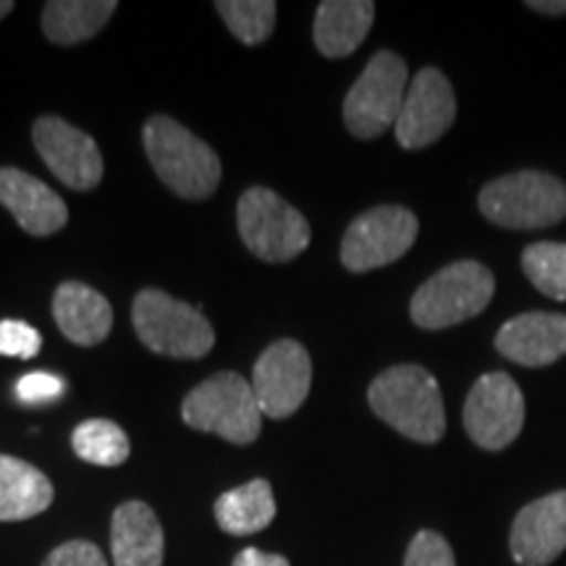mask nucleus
I'll return each mask as SVG.
<instances>
[{
	"label": "nucleus",
	"mask_w": 566,
	"mask_h": 566,
	"mask_svg": "<svg viewBox=\"0 0 566 566\" xmlns=\"http://www.w3.org/2000/svg\"><path fill=\"white\" fill-rule=\"evenodd\" d=\"M370 409L417 443H438L446 433V409L438 380L420 365L388 367L367 388Z\"/></svg>",
	"instance_id": "nucleus-1"
},
{
	"label": "nucleus",
	"mask_w": 566,
	"mask_h": 566,
	"mask_svg": "<svg viewBox=\"0 0 566 566\" xmlns=\"http://www.w3.org/2000/svg\"><path fill=\"white\" fill-rule=\"evenodd\" d=\"M158 179L184 200H208L221 184V160L208 142L171 116H153L142 132Z\"/></svg>",
	"instance_id": "nucleus-2"
},
{
	"label": "nucleus",
	"mask_w": 566,
	"mask_h": 566,
	"mask_svg": "<svg viewBox=\"0 0 566 566\" xmlns=\"http://www.w3.org/2000/svg\"><path fill=\"white\" fill-rule=\"evenodd\" d=\"M184 422L200 433H216L223 441L247 446L263 430V412L252 384L239 373H216L187 394L181 405Z\"/></svg>",
	"instance_id": "nucleus-3"
},
{
	"label": "nucleus",
	"mask_w": 566,
	"mask_h": 566,
	"mask_svg": "<svg viewBox=\"0 0 566 566\" xmlns=\"http://www.w3.org/2000/svg\"><path fill=\"white\" fill-rule=\"evenodd\" d=\"M132 323L139 342L174 359H202L216 344L208 317L160 289H145L132 304Z\"/></svg>",
	"instance_id": "nucleus-4"
},
{
	"label": "nucleus",
	"mask_w": 566,
	"mask_h": 566,
	"mask_svg": "<svg viewBox=\"0 0 566 566\" xmlns=\"http://www.w3.org/2000/svg\"><path fill=\"white\" fill-rule=\"evenodd\" d=\"M493 292L495 279L485 265L475 260H459L417 289L409 315L424 331H441L483 313L493 300Z\"/></svg>",
	"instance_id": "nucleus-5"
},
{
	"label": "nucleus",
	"mask_w": 566,
	"mask_h": 566,
	"mask_svg": "<svg viewBox=\"0 0 566 566\" xmlns=\"http://www.w3.org/2000/svg\"><path fill=\"white\" fill-rule=\"evenodd\" d=\"M237 226L247 250L265 263L300 258L313 239L307 218L268 187H252L239 197Z\"/></svg>",
	"instance_id": "nucleus-6"
},
{
	"label": "nucleus",
	"mask_w": 566,
	"mask_h": 566,
	"mask_svg": "<svg viewBox=\"0 0 566 566\" xmlns=\"http://www.w3.org/2000/svg\"><path fill=\"white\" fill-rule=\"evenodd\" d=\"M480 212L504 229H543L566 218V187L543 171H516L485 184Z\"/></svg>",
	"instance_id": "nucleus-7"
},
{
	"label": "nucleus",
	"mask_w": 566,
	"mask_h": 566,
	"mask_svg": "<svg viewBox=\"0 0 566 566\" xmlns=\"http://www.w3.org/2000/svg\"><path fill=\"white\" fill-rule=\"evenodd\" d=\"M409 90L405 59L391 51L375 53L349 95L344 97V124L354 137L375 139L396 126Z\"/></svg>",
	"instance_id": "nucleus-8"
},
{
	"label": "nucleus",
	"mask_w": 566,
	"mask_h": 566,
	"mask_svg": "<svg viewBox=\"0 0 566 566\" xmlns=\"http://www.w3.org/2000/svg\"><path fill=\"white\" fill-rule=\"evenodd\" d=\"M417 216L401 205H380L354 218L342 242V263L352 273H367L375 268L396 263L412 250Z\"/></svg>",
	"instance_id": "nucleus-9"
},
{
	"label": "nucleus",
	"mask_w": 566,
	"mask_h": 566,
	"mask_svg": "<svg viewBox=\"0 0 566 566\" xmlns=\"http://www.w3.org/2000/svg\"><path fill=\"white\" fill-rule=\"evenodd\" d=\"M313 386V359L300 342L281 338L260 354L252 370V391L260 412L271 420H286L307 401Z\"/></svg>",
	"instance_id": "nucleus-10"
},
{
	"label": "nucleus",
	"mask_w": 566,
	"mask_h": 566,
	"mask_svg": "<svg viewBox=\"0 0 566 566\" xmlns=\"http://www.w3.org/2000/svg\"><path fill=\"white\" fill-rule=\"evenodd\" d=\"M525 424V396L512 375L488 373L472 386L464 405V428L480 449L501 451Z\"/></svg>",
	"instance_id": "nucleus-11"
},
{
	"label": "nucleus",
	"mask_w": 566,
	"mask_h": 566,
	"mask_svg": "<svg viewBox=\"0 0 566 566\" xmlns=\"http://www.w3.org/2000/svg\"><path fill=\"white\" fill-rule=\"evenodd\" d=\"M38 153L55 179L76 192H90L103 181V155L97 142L59 116H40L32 126Z\"/></svg>",
	"instance_id": "nucleus-12"
},
{
	"label": "nucleus",
	"mask_w": 566,
	"mask_h": 566,
	"mask_svg": "<svg viewBox=\"0 0 566 566\" xmlns=\"http://www.w3.org/2000/svg\"><path fill=\"white\" fill-rule=\"evenodd\" d=\"M457 118V97L451 82L438 69L417 71L409 82L405 105L396 118V139L405 150H422L449 132Z\"/></svg>",
	"instance_id": "nucleus-13"
},
{
	"label": "nucleus",
	"mask_w": 566,
	"mask_h": 566,
	"mask_svg": "<svg viewBox=\"0 0 566 566\" xmlns=\"http://www.w3.org/2000/svg\"><path fill=\"white\" fill-rule=\"evenodd\" d=\"M514 562L520 566H548L566 551V491L533 501L516 514L509 535Z\"/></svg>",
	"instance_id": "nucleus-14"
},
{
	"label": "nucleus",
	"mask_w": 566,
	"mask_h": 566,
	"mask_svg": "<svg viewBox=\"0 0 566 566\" xmlns=\"http://www.w3.org/2000/svg\"><path fill=\"white\" fill-rule=\"evenodd\" d=\"M0 205L32 237H53L69 223L66 202L21 168H0Z\"/></svg>",
	"instance_id": "nucleus-15"
},
{
	"label": "nucleus",
	"mask_w": 566,
	"mask_h": 566,
	"mask_svg": "<svg viewBox=\"0 0 566 566\" xmlns=\"http://www.w3.org/2000/svg\"><path fill=\"white\" fill-rule=\"evenodd\" d=\"M495 349L525 367L554 365L566 354V315L525 313L501 325Z\"/></svg>",
	"instance_id": "nucleus-16"
},
{
	"label": "nucleus",
	"mask_w": 566,
	"mask_h": 566,
	"mask_svg": "<svg viewBox=\"0 0 566 566\" xmlns=\"http://www.w3.org/2000/svg\"><path fill=\"white\" fill-rule=\"evenodd\" d=\"M163 548L160 520L145 501H126L113 512V566H163Z\"/></svg>",
	"instance_id": "nucleus-17"
},
{
	"label": "nucleus",
	"mask_w": 566,
	"mask_h": 566,
	"mask_svg": "<svg viewBox=\"0 0 566 566\" xmlns=\"http://www.w3.org/2000/svg\"><path fill=\"white\" fill-rule=\"evenodd\" d=\"M53 317L61 334L76 346L101 344L113 328L111 302L80 281L61 283L53 296Z\"/></svg>",
	"instance_id": "nucleus-18"
},
{
	"label": "nucleus",
	"mask_w": 566,
	"mask_h": 566,
	"mask_svg": "<svg viewBox=\"0 0 566 566\" xmlns=\"http://www.w3.org/2000/svg\"><path fill=\"white\" fill-rule=\"evenodd\" d=\"M375 19L370 0H325L315 13V45L325 59H346L363 45Z\"/></svg>",
	"instance_id": "nucleus-19"
},
{
	"label": "nucleus",
	"mask_w": 566,
	"mask_h": 566,
	"mask_svg": "<svg viewBox=\"0 0 566 566\" xmlns=\"http://www.w3.org/2000/svg\"><path fill=\"white\" fill-rule=\"evenodd\" d=\"M53 504L45 472L17 457L0 454V522H24Z\"/></svg>",
	"instance_id": "nucleus-20"
},
{
	"label": "nucleus",
	"mask_w": 566,
	"mask_h": 566,
	"mask_svg": "<svg viewBox=\"0 0 566 566\" xmlns=\"http://www.w3.org/2000/svg\"><path fill=\"white\" fill-rule=\"evenodd\" d=\"M116 0H51L42 9V32L55 45H80L108 24Z\"/></svg>",
	"instance_id": "nucleus-21"
},
{
	"label": "nucleus",
	"mask_w": 566,
	"mask_h": 566,
	"mask_svg": "<svg viewBox=\"0 0 566 566\" xmlns=\"http://www.w3.org/2000/svg\"><path fill=\"white\" fill-rule=\"evenodd\" d=\"M275 516L273 488L268 480L258 478L250 483L226 491L216 501V522L229 535L263 533Z\"/></svg>",
	"instance_id": "nucleus-22"
},
{
	"label": "nucleus",
	"mask_w": 566,
	"mask_h": 566,
	"mask_svg": "<svg viewBox=\"0 0 566 566\" xmlns=\"http://www.w3.org/2000/svg\"><path fill=\"white\" fill-rule=\"evenodd\" d=\"M76 457L97 467H122L132 454V443L122 424L111 420H87L71 433Z\"/></svg>",
	"instance_id": "nucleus-23"
},
{
	"label": "nucleus",
	"mask_w": 566,
	"mask_h": 566,
	"mask_svg": "<svg viewBox=\"0 0 566 566\" xmlns=\"http://www.w3.org/2000/svg\"><path fill=\"white\" fill-rule=\"evenodd\" d=\"M216 11L239 42L260 45L273 34L279 6L273 0H218Z\"/></svg>",
	"instance_id": "nucleus-24"
},
{
	"label": "nucleus",
	"mask_w": 566,
	"mask_h": 566,
	"mask_svg": "<svg viewBox=\"0 0 566 566\" xmlns=\"http://www.w3.org/2000/svg\"><path fill=\"white\" fill-rule=\"evenodd\" d=\"M522 268L537 292L556 302H566V244H530L522 254Z\"/></svg>",
	"instance_id": "nucleus-25"
},
{
	"label": "nucleus",
	"mask_w": 566,
	"mask_h": 566,
	"mask_svg": "<svg viewBox=\"0 0 566 566\" xmlns=\"http://www.w3.org/2000/svg\"><path fill=\"white\" fill-rule=\"evenodd\" d=\"M405 566H457V558L443 535L433 533V530H422L409 543Z\"/></svg>",
	"instance_id": "nucleus-26"
},
{
	"label": "nucleus",
	"mask_w": 566,
	"mask_h": 566,
	"mask_svg": "<svg viewBox=\"0 0 566 566\" xmlns=\"http://www.w3.org/2000/svg\"><path fill=\"white\" fill-rule=\"evenodd\" d=\"M42 336L24 321L0 323V354L17 359H34L40 354Z\"/></svg>",
	"instance_id": "nucleus-27"
},
{
	"label": "nucleus",
	"mask_w": 566,
	"mask_h": 566,
	"mask_svg": "<svg viewBox=\"0 0 566 566\" xmlns=\"http://www.w3.org/2000/svg\"><path fill=\"white\" fill-rule=\"evenodd\" d=\"M63 378L53 373H27L17 384V399L27 407H45L63 396Z\"/></svg>",
	"instance_id": "nucleus-28"
},
{
	"label": "nucleus",
	"mask_w": 566,
	"mask_h": 566,
	"mask_svg": "<svg viewBox=\"0 0 566 566\" xmlns=\"http://www.w3.org/2000/svg\"><path fill=\"white\" fill-rule=\"evenodd\" d=\"M42 566H108L103 551L90 541H69L51 551Z\"/></svg>",
	"instance_id": "nucleus-29"
},
{
	"label": "nucleus",
	"mask_w": 566,
	"mask_h": 566,
	"mask_svg": "<svg viewBox=\"0 0 566 566\" xmlns=\"http://www.w3.org/2000/svg\"><path fill=\"white\" fill-rule=\"evenodd\" d=\"M231 566H292L286 562V556L279 554H265L260 548H244L242 554H237Z\"/></svg>",
	"instance_id": "nucleus-30"
},
{
	"label": "nucleus",
	"mask_w": 566,
	"mask_h": 566,
	"mask_svg": "<svg viewBox=\"0 0 566 566\" xmlns=\"http://www.w3.org/2000/svg\"><path fill=\"white\" fill-rule=\"evenodd\" d=\"M530 9L548 13V17H564L566 13V0H530Z\"/></svg>",
	"instance_id": "nucleus-31"
},
{
	"label": "nucleus",
	"mask_w": 566,
	"mask_h": 566,
	"mask_svg": "<svg viewBox=\"0 0 566 566\" xmlns=\"http://www.w3.org/2000/svg\"><path fill=\"white\" fill-rule=\"evenodd\" d=\"M11 11H13V3H11V0H0V21H3L6 17H9Z\"/></svg>",
	"instance_id": "nucleus-32"
}]
</instances>
